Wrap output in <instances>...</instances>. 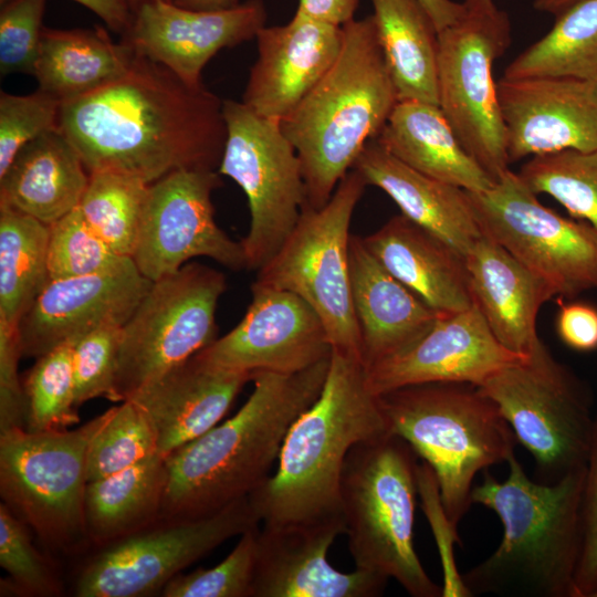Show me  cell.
<instances>
[{"instance_id":"6da1fadb","label":"cell","mask_w":597,"mask_h":597,"mask_svg":"<svg viewBox=\"0 0 597 597\" xmlns=\"http://www.w3.org/2000/svg\"><path fill=\"white\" fill-rule=\"evenodd\" d=\"M57 128L88 174L113 171L150 185L179 169L219 168L223 101L137 53L121 78L61 103Z\"/></svg>"},{"instance_id":"7a4b0ae2","label":"cell","mask_w":597,"mask_h":597,"mask_svg":"<svg viewBox=\"0 0 597 597\" xmlns=\"http://www.w3.org/2000/svg\"><path fill=\"white\" fill-rule=\"evenodd\" d=\"M329 362L293 374L255 373L233 417L166 455L160 520L211 515L265 481L290 427L320 396Z\"/></svg>"},{"instance_id":"3957f363","label":"cell","mask_w":597,"mask_h":597,"mask_svg":"<svg viewBox=\"0 0 597 597\" xmlns=\"http://www.w3.org/2000/svg\"><path fill=\"white\" fill-rule=\"evenodd\" d=\"M509 475L483 471L472 503L498 514L503 536L496 549L461 578L470 595L576 597L582 553V496L586 465L554 483L531 480L515 454Z\"/></svg>"},{"instance_id":"277c9868","label":"cell","mask_w":597,"mask_h":597,"mask_svg":"<svg viewBox=\"0 0 597 597\" xmlns=\"http://www.w3.org/2000/svg\"><path fill=\"white\" fill-rule=\"evenodd\" d=\"M390 432L363 363L332 350L320 396L286 432L275 470L249 494L260 522L286 525L343 517L339 485L349 450Z\"/></svg>"},{"instance_id":"5b68a950","label":"cell","mask_w":597,"mask_h":597,"mask_svg":"<svg viewBox=\"0 0 597 597\" xmlns=\"http://www.w3.org/2000/svg\"><path fill=\"white\" fill-rule=\"evenodd\" d=\"M341 51L280 126L296 149L306 202L322 208L398 103L373 15L342 27Z\"/></svg>"},{"instance_id":"8992f818","label":"cell","mask_w":597,"mask_h":597,"mask_svg":"<svg viewBox=\"0 0 597 597\" xmlns=\"http://www.w3.org/2000/svg\"><path fill=\"white\" fill-rule=\"evenodd\" d=\"M391 433L432 470L453 527L468 512L479 471L509 460L517 442L495 402L469 383H425L378 395Z\"/></svg>"},{"instance_id":"52a82bcc","label":"cell","mask_w":597,"mask_h":597,"mask_svg":"<svg viewBox=\"0 0 597 597\" xmlns=\"http://www.w3.org/2000/svg\"><path fill=\"white\" fill-rule=\"evenodd\" d=\"M417 454L388 433L355 444L339 485L341 512L355 568L395 579L412 597L442 596L415 548Z\"/></svg>"},{"instance_id":"ba28073f","label":"cell","mask_w":597,"mask_h":597,"mask_svg":"<svg viewBox=\"0 0 597 597\" xmlns=\"http://www.w3.org/2000/svg\"><path fill=\"white\" fill-rule=\"evenodd\" d=\"M107 410L74 429L0 432L2 503L50 551L75 553L91 544L85 524L86 455Z\"/></svg>"},{"instance_id":"9c48e42d","label":"cell","mask_w":597,"mask_h":597,"mask_svg":"<svg viewBox=\"0 0 597 597\" xmlns=\"http://www.w3.org/2000/svg\"><path fill=\"white\" fill-rule=\"evenodd\" d=\"M352 169L322 208L304 206L301 216L255 282L292 292L320 316L332 350L362 362V344L349 276V227L365 187ZM363 363V362H362Z\"/></svg>"},{"instance_id":"30bf717a","label":"cell","mask_w":597,"mask_h":597,"mask_svg":"<svg viewBox=\"0 0 597 597\" xmlns=\"http://www.w3.org/2000/svg\"><path fill=\"white\" fill-rule=\"evenodd\" d=\"M479 387L533 455L540 482L554 483L586 465L595 419L590 390L542 341Z\"/></svg>"},{"instance_id":"8fae6325","label":"cell","mask_w":597,"mask_h":597,"mask_svg":"<svg viewBox=\"0 0 597 597\" xmlns=\"http://www.w3.org/2000/svg\"><path fill=\"white\" fill-rule=\"evenodd\" d=\"M226 289L224 274L199 263L153 282L122 327L116 402L218 338L216 311Z\"/></svg>"},{"instance_id":"7c38bea8","label":"cell","mask_w":597,"mask_h":597,"mask_svg":"<svg viewBox=\"0 0 597 597\" xmlns=\"http://www.w3.org/2000/svg\"><path fill=\"white\" fill-rule=\"evenodd\" d=\"M512 41L507 13L467 14L439 32L438 104L468 154L496 181L510 168L494 62Z\"/></svg>"},{"instance_id":"4fadbf2b","label":"cell","mask_w":597,"mask_h":597,"mask_svg":"<svg viewBox=\"0 0 597 597\" xmlns=\"http://www.w3.org/2000/svg\"><path fill=\"white\" fill-rule=\"evenodd\" d=\"M227 139L218 168L245 193L250 228L241 240L247 269L260 270L279 251L306 202L302 166L280 123L242 102L223 101Z\"/></svg>"},{"instance_id":"5bb4252c","label":"cell","mask_w":597,"mask_h":597,"mask_svg":"<svg viewBox=\"0 0 597 597\" xmlns=\"http://www.w3.org/2000/svg\"><path fill=\"white\" fill-rule=\"evenodd\" d=\"M484 234L502 245L555 295L572 297L597 287V230L542 205L507 170L486 191H467Z\"/></svg>"},{"instance_id":"9a60e30c","label":"cell","mask_w":597,"mask_h":597,"mask_svg":"<svg viewBox=\"0 0 597 597\" xmlns=\"http://www.w3.org/2000/svg\"><path fill=\"white\" fill-rule=\"evenodd\" d=\"M249 496L195 520H159L100 547L80 570L77 597H145L231 537L258 527Z\"/></svg>"},{"instance_id":"2e32d148","label":"cell","mask_w":597,"mask_h":597,"mask_svg":"<svg viewBox=\"0 0 597 597\" xmlns=\"http://www.w3.org/2000/svg\"><path fill=\"white\" fill-rule=\"evenodd\" d=\"M221 186L217 170L179 169L148 185L137 244L132 256L139 272L156 281L196 256L239 271L247 269L240 242L214 220L211 200Z\"/></svg>"},{"instance_id":"e0dca14e","label":"cell","mask_w":597,"mask_h":597,"mask_svg":"<svg viewBox=\"0 0 597 597\" xmlns=\"http://www.w3.org/2000/svg\"><path fill=\"white\" fill-rule=\"evenodd\" d=\"M229 333L197 355L207 364L234 371L293 374L331 357L332 346L316 312L300 296L261 285Z\"/></svg>"},{"instance_id":"ac0fdd59","label":"cell","mask_w":597,"mask_h":597,"mask_svg":"<svg viewBox=\"0 0 597 597\" xmlns=\"http://www.w3.org/2000/svg\"><path fill=\"white\" fill-rule=\"evenodd\" d=\"M265 21L263 0H247L217 11L155 0L133 10L130 25L122 36L139 55L166 66L188 85L201 86L206 64L222 49L255 39Z\"/></svg>"},{"instance_id":"d6986e66","label":"cell","mask_w":597,"mask_h":597,"mask_svg":"<svg viewBox=\"0 0 597 597\" xmlns=\"http://www.w3.org/2000/svg\"><path fill=\"white\" fill-rule=\"evenodd\" d=\"M345 533L343 517L258 531L250 597H377L388 578L364 569L343 573L327 553Z\"/></svg>"},{"instance_id":"ffe728a7","label":"cell","mask_w":597,"mask_h":597,"mask_svg":"<svg viewBox=\"0 0 597 597\" xmlns=\"http://www.w3.org/2000/svg\"><path fill=\"white\" fill-rule=\"evenodd\" d=\"M498 94L510 163L597 148V78L502 76Z\"/></svg>"},{"instance_id":"44dd1931","label":"cell","mask_w":597,"mask_h":597,"mask_svg":"<svg viewBox=\"0 0 597 597\" xmlns=\"http://www.w3.org/2000/svg\"><path fill=\"white\" fill-rule=\"evenodd\" d=\"M493 335L472 307L440 315L431 328L401 353L366 370L375 395L415 384L469 383L480 386L500 369L523 360Z\"/></svg>"},{"instance_id":"7402d4cb","label":"cell","mask_w":597,"mask_h":597,"mask_svg":"<svg viewBox=\"0 0 597 597\" xmlns=\"http://www.w3.org/2000/svg\"><path fill=\"white\" fill-rule=\"evenodd\" d=\"M134 264L50 280L18 325L22 356L40 357L102 326H123L151 286Z\"/></svg>"},{"instance_id":"603a6c76","label":"cell","mask_w":597,"mask_h":597,"mask_svg":"<svg viewBox=\"0 0 597 597\" xmlns=\"http://www.w3.org/2000/svg\"><path fill=\"white\" fill-rule=\"evenodd\" d=\"M255 40L258 59L241 102L280 123L332 66L342 48L343 29L294 14L286 24L262 28Z\"/></svg>"},{"instance_id":"cb8c5ba5","label":"cell","mask_w":597,"mask_h":597,"mask_svg":"<svg viewBox=\"0 0 597 597\" xmlns=\"http://www.w3.org/2000/svg\"><path fill=\"white\" fill-rule=\"evenodd\" d=\"M252 378L249 373L211 366L196 354L126 400L146 416L158 453L166 457L218 425Z\"/></svg>"},{"instance_id":"d4e9b609","label":"cell","mask_w":597,"mask_h":597,"mask_svg":"<svg viewBox=\"0 0 597 597\" xmlns=\"http://www.w3.org/2000/svg\"><path fill=\"white\" fill-rule=\"evenodd\" d=\"M349 276L365 368L390 358L425 335L440 316L391 275L352 234Z\"/></svg>"},{"instance_id":"484cf974","label":"cell","mask_w":597,"mask_h":597,"mask_svg":"<svg viewBox=\"0 0 597 597\" xmlns=\"http://www.w3.org/2000/svg\"><path fill=\"white\" fill-rule=\"evenodd\" d=\"M473 302L495 338L528 356L541 342L536 320L553 290L486 234L465 255Z\"/></svg>"},{"instance_id":"4316f807","label":"cell","mask_w":597,"mask_h":597,"mask_svg":"<svg viewBox=\"0 0 597 597\" xmlns=\"http://www.w3.org/2000/svg\"><path fill=\"white\" fill-rule=\"evenodd\" d=\"M375 259L438 314L474 305L465 256L402 214L363 238Z\"/></svg>"},{"instance_id":"83f0119b","label":"cell","mask_w":597,"mask_h":597,"mask_svg":"<svg viewBox=\"0 0 597 597\" xmlns=\"http://www.w3.org/2000/svg\"><path fill=\"white\" fill-rule=\"evenodd\" d=\"M352 169L387 193L402 216L462 255L482 237L465 190L410 168L376 139L365 146Z\"/></svg>"},{"instance_id":"f1b7e54d","label":"cell","mask_w":597,"mask_h":597,"mask_svg":"<svg viewBox=\"0 0 597 597\" xmlns=\"http://www.w3.org/2000/svg\"><path fill=\"white\" fill-rule=\"evenodd\" d=\"M88 179L77 150L52 129L24 145L0 175V207L51 226L78 206Z\"/></svg>"},{"instance_id":"f546056e","label":"cell","mask_w":597,"mask_h":597,"mask_svg":"<svg viewBox=\"0 0 597 597\" xmlns=\"http://www.w3.org/2000/svg\"><path fill=\"white\" fill-rule=\"evenodd\" d=\"M376 140L410 168L465 191H486L495 182L463 148L439 105L398 101Z\"/></svg>"},{"instance_id":"4dcf8cb0","label":"cell","mask_w":597,"mask_h":597,"mask_svg":"<svg viewBox=\"0 0 597 597\" xmlns=\"http://www.w3.org/2000/svg\"><path fill=\"white\" fill-rule=\"evenodd\" d=\"M136 57L132 45L114 42L102 27L43 28L33 76L39 90L64 103L121 78Z\"/></svg>"},{"instance_id":"1f68e13d","label":"cell","mask_w":597,"mask_h":597,"mask_svg":"<svg viewBox=\"0 0 597 597\" xmlns=\"http://www.w3.org/2000/svg\"><path fill=\"white\" fill-rule=\"evenodd\" d=\"M399 101L438 104L439 32L418 0H370Z\"/></svg>"},{"instance_id":"d6a6232c","label":"cell","mask_w":597,"mask_h":597,"mask_svg":"<svg viewBox=\"0 0 597 597\" xmlns=\"http://www.w3.org/2000/svg\"><path fill=\"white\" fill-rule=\"evenodd\" d=\"M166 482L160 453L88 482L84 512L90 543L102 547L159 521Z\"/></svg>"},{"instance_id":"836d02e7","label":"cell","mask_w":597,"mask_h":597,"mask_svg":"<svg viewBox=\"0 0 597 597\" xmlns=\"http://www.w3.org/2000/svg\"><path fill=\"white\" fill-rule=\"evenodd\" d=\"M555 17L549 31L521 52L503 77L597 78V0H579Z\"/></svg>"},{"instance_id":"e575fe53","label":"cell","mask_w":597,"mask_h":597,"mask_svg":"<svg viewBox=\"0 0 597 597\" xmlns=\"http://www.w3.org/2000/svg\"><path fill=\"white\" fill-rule=\"evenodd\" d=\"M49 226L0 207V323L18 329L50 281Z\"/></svg>"},{"instance_id":"d590c367","label":"cell","mask_w":597,"mask_h":597,"mask_svg":"<svg viewBox=\"0 0 597 597\" xmlns=\"http://www.w3.org/2000/svg\"><path fill=\"white\" fill-rule=\"evenodd\" d=\"M148 185L113 171H94L78 209L90 228L118 254L132 258Z\"/></svg>"},{"instance_id":"8d00e7d4","label":"cell","mask_w":597,"mask_h":597,"mask_svg":"<svg viewBox=\"0 0 597 597\" xmlns=\"http://www.w3.org/2000/svg\"><path fill=\"white\" fill-rule=\"evenodd\" d=\"M517 174L534 193L551 196L597 230V148L533 156Z\"/></svg>"},{"instance_id":"74e56055","label":"cell","mask_w":597,"mask_h":597,"mask_svg":"<svg viewBox=\"0 0 597 597\" xmlns=\"http://www.w3.org/2000/svg\"><path fill=\"white\" fill-rule=\"evenodd\" d=\"M73 345H60L38 357L28 371L23 381L28 431L65 430L80 422L75 401Z\"/></svg>"},{"instance_id":"f35d334b","label":"cell","mask_w":597,"mask_h":597,"mask_svg":"<svg viewBox=\"0 0 597 597\" xmlns=\"http://www.w3.org/2000/svg\"><path fill=\"white\" fill-rule=\"evenodd\" d=\"M157 453L150 422L132 400H124L107 410L104 423L90 441L87 481L114 474Z\"/></svg>"},{"instance_id":"ab89813d","label":"cell","mask_w":597,"mask_h":597,"mask_svg":"<svg viewBox=\"0 0 597 597\" xmlns=\"http://www.w3.org/2000/svg\"><path fill=\"white\" fill-rule=\"evenodd\" d=\"M134 264L114 251L87 224L78 207L49 226L50 280L102 274Z\"/></svg>"},{"instance_id":"60d3db41","label":"cell","mask_w":597,"mask_h":597,"mask_svg":"<svg viewBox=\"0 0 597 597\" xmlns=\"http://www.w3.org/2000/svg\"><path fill=\"white\" fill-rule=\"evenodd\" d=\"M30 527L6 504H0V565L9 575L12 591L23 596L61 595L63 584L56 566L33 544Z\"/></svg>"},{"instance_id":"b9f144b4","label":"cell","mask_w":597,"mask_h":597,"mask_svg":"<svg viewBox=\"0 0 597 597\" xmlns=\"http://www.w3.org/2000/svg\"><path fill=\"white\" fill-rule=\"evenodd\" d=\"M251 528L240 535L230 554L211 568L178 574L161 590L165 597H250L254 574L256 535Z\"/></svg>"},{"instance_id":"7bdbcfd3","label":"cell","mask_w":597,"mask_h":597,"mask_svg":"<svg viewBox=\"0 0 597 597\" xmlns=\"http://www.w3.org/2000/svg\"><path fill=\"white\" fill-rule=\"evenodd\" d=\"M122 327L102 326L74 343L73 374L77 407L101 397L116 402L115 383Z\"/></svg>"},{"instance_id":"ee69618b","label":"cell","mask_w":597,"mask_h":597,"mask_svg":"<svg viewBox=\"0 0 597 597\" xmlns=\"http://www.w3.org/2000/svg\"><path fill=\"white\" fill-rule=\"evenodd\" d=\"M61 102L36 90L27 95L0 94V175L17 153L40 135L57 128Z\"/></svg>"},{"instance_id":"f6af8a7d","label":"cell","mask_w":597,"mask_h":597,"mask_svg":"<svg viewBox=\"0 0 597 597\" xmlns=\"http://www.w3.org/2000/svg\"><path fill=\"white\" fill-rule=\"evenodd\" d=\"M46 0H1L0 74L33 75Z\"/></svg>"},{"instance_id":"bcb514c9","label":"cell","mask_w":597,"mask_h":597,"mask_svg":"<svg viewBox=\"0 0 597 597\" xmlns=\"http://www.w3.org/2000/svg\"><path fill=\"white\" fill-rule=\"evenodd\" d=\"M582 553L576 572V597H594L597 591V415L586 462L582 496Z\"/></svg>"},{"instance_id":"7dc6e473","label":"cell","mask_w":597,"mask_h":597,"mask_svg":"<svg viewBox=\"0 0 597 597\" xmlns=\"http://www.w3.org/2000/svg\"><path fill=\"white\" fill-rule=\"evenodd\" d=\"M21 357L18 329L0 323V432L27 427V397L18 374Z\"/></svg>"},{"instance_id":"c3c4849f","label":"cell","mask_w":597,"mask_h":597,"mask_svg":"<svg viewBox=\"0 0 597 597\" xmlns=\"http://www.w3.org/2000/svg\"><path fill=\"white\" fill-rule=\"evenodd\" d=\"M556 331L572 349H597V308L579 302L563 303L557 313Z\"/></svg>"},{"instance_id":"681fc988","label":"cell","mask_w":597,"mask_h":597,"mask_svg":"<svg viewBox=\"0 0 597 597\" xmlns=\"http://www.w3.org/2000/svg\"><path fill=\"white\" fill-rule=\"evenodd\" d=\"M359 0H298L295 14L343 27L354 19Z\"/></svg>"},{"instance_id":"f907efd6","label":"cell","mask_w":597,"mask_h":597,"mask_svg":"<svg viewBox=\"0 0 597 597\" xmlns=\"http://www.w3.org/2000/svg\"><path fill=\"white\" fill-rule=\"evenodd\" d=\"M95 13L107 28L124 35L128 30L133 9L129 0H73Z\"/></svg>"},{"instance_id":"816d5d0a","label":"cell","mask_w":597,"mask_h":597,"mask_svg":"<svg viewBox=\"0 0 597 597\" xmlns=\"http://www.w3.org/2000/svg\"><path fill=\"white\" fill-rule=\"evenodd\" d=\"M434 22L438 32L462 19L468 10L453 0H418Z\"/></svg>"},{"instance_id":"f5cc1de1","label":"cell","mask_w":597,"mask_h":597,"mask_svg":"<svg viewBox=\"0 0 597 597\" xmlns=\"http://www.w3.org/2000/svg\"><path fill=\"white\" fill-rule=\"evenodd\" d=\"M181 8L197 11H217L231 9L240 4L239 0H172Z\"/></svg>"},{"instance_id":"db71d44e","label":"cell","mask_w":597,"mask_h":597,"mask_svg":"<svg viewBox=\"0 0 597 597\" xmlns=\"http://www.w3.org/2000/svg\"><path fill=\"white\" fill-rule=\"evenodd\" d=\"M579 0H534L533 7L541 12L558 14Z\"/></svg>"},{"instance_id":"11a10c76","label":"cell","mask_w":597,"mask_h":597,"mask_svg":"<svg viewBox=\"0 0 597 597\" xmlns=\"http://www.w3.org/2000/svg\"><path fill=\"white\" fill-rule=\"evenodd\" d=\"M463 4L473 13H485L496 9L493 0H463Z\"/></svg>"},{"instance_id":"9f6ffc18","label":"cell","mask_w":597,"mask_h":597,"mask_svg":"<svg viewBox=\"0 0 597 597\" xmlns=\"http://www.w3.org/2000/svg\"><path fill=\"white\" fill-rule=\"evenodd\" d=\"M146 1H155V0H129L133 10ZM160 1H172V0H160Z\"/></svg>"},{"instance_id":"6f0895ef","label":"cell","mask_w":597,"mask_h":597,"mask_svg":"<svg viewBox=\"0 0 597 597\" xmlns=\"http://www.w3.org/2000/svg\"><path fill=\"white\" fill-rule=\"evenodd\" d=\"M594 597H597V593L595 594V596H594Z\"/></svg>"}]
</instances>
